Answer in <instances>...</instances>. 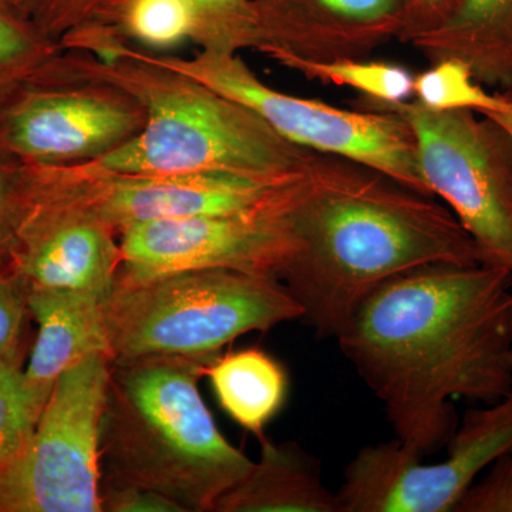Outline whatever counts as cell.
<instances>
[{
	"mask_svg": "<svg viewBox=\"0 0 512 512\" xmlns=\"http://www.w3.org/2000/svg\"><path fill=\"white\" fill-rule=\"evenodd\" d=\"M28 313V284L9 249L0 251V365L23 345Z\"/></svg>",
	"mask_w": 512,
	"mask_h": 512,
	"instance_id": "25",
	"label": "cell"
},
{
	"mask_svg": "<svg viewBox=\"0 0 512 512\" xmlns=\"http://www.w3.org/2000/svg\"><path fill=\"white\" fill-rule=\"evenodd\" d=\"M111 362L151 355H220L232 340L302 318L275 276L187 269L116 284L101 305Z\"/></svg>",
	"mask_w": 512,
	"mask_h": 512,
	"instance_id": "5",
	"label": "cell"
},
{
	"mask_svg": "<svg viewBox=\"0 0 512 512\" xmlns=\"http://www.w3.org/2000/svg\"><path fill=\"white\" fill-rule=\"evenodd\" d=\"M336 340L394 440L431 456L460 424L451 399L494 404L512 392V272L421 266L379 286Z\"/></svg>",
	"mask_w": 512,
	"mask_h": 512,
	"instance_id": "1",
	"label": "cell"
},
{
	"mask_svg": "<svg viewBox=\"0 0 512 512\" xmlns=\"http://www.w3.org/2000/svg\"><path fill=\"white\" fill-rule=\"evenodd\" d=\"M26 164L0 151V251L9 249L25 210Z\"/></svg>",
	"mask_w": 512,
	"mask_h": 512,
	"instance_id": "28",
	"label": "cell"
},
{
	"mask_svg": "<svg viewBox=\"0 0 512 512\" xmlns=\"http://www.w3.org/2000/svg\"><path fill=\"white\" fill-rule=\"evenodd\" d=\"M101 305L92 293L28 288L37 336L25 379L36 392L49 397L64 372L96 353L110 356Z\"/></svg>",
	"mask_w": 512,
	"mask_h": 512,
	"instance_id": "15",
	"label": "cell"
},
{
	"mask_svg": "<svg viewBox=\"0 0 512 512\" xmlns=\"http://www.w3.org/2000/svg\"><path fill=\"white\" fill-rule=\"evenodd\" d=\"M144 53L153 62L244 104L295 146L365 164L433 197L420 175L412 128L399 114L340 109L279 92L262 82L237 52L201 49L191 57Z\"/></svg>",
	"mask_w": 512,
	"mask_h": 512,
	"instance_id": "6",
	"label": "cell"
},
{
	"mask_svg": "<svg viewBox=\"0 0 512 512\" xmlns=\"http://www.w3.org/2000/svg\"><path fill=\"white\" fill-rule=\"evenodd\" d=\"M146 121L143 106L119 87L53 66L0 114V151L26 164L89 163L133 140Z\"/></svg>",
	"mask_w": 512,
	"mask_h": 512,
	"instance_id": "12",
	"label": "cell"
},
{
	"mask_svg": "<svg viewBox=\"0 0 512 512\" xmlns=\"http://www.w3.org/2000/svg\"><path fill=\"white\" fill-rule=\"evenodd\" d=\"M256 52L312 62L367 59L403 28L402 0H252Z\"/></svg>",
	"mask_w": 512,
	"mask_h": 512,
	"instance_id": "13",
	"label": "cell"
},
{
	"mask_svg": "<svg viewBox=\"0 0 512 512\" xmlns=\"http://www.w3.org/2000/svg\"><path fill=\"white\" fill-rule=\"evenodd\" d=\"M414 101L431 111L473 110L498 114L512 107V97L493 94L477 82L466 63L454 57L431 63L414 76Z\"/></svg>",
	"mask_w": 512,
	"mask_h": 512,
	"instance_id": "22",
	"label": "cell"
},
{
	"mask_svg": "<svg viewBox=\"0 0 512 512\" xmlns=\"http://www.w3.org/2000/svg\"><path fill=\"white\" fill-rule=\"evenodd\" d=\"M120 0H99L97 9ZM197 10L200 18L201 49L241 53L256 50L258 28L252 0H184ZM94 15V13H93ZM93 18V16H92Z\"/></svg>",
	"mask_w": 512,
	"mask_h": 512,
	"instance_id": "24",
	"label": "cell"
},
{
	"mask_svg": "<svg viewBox=\"0 0 512 512\" xmlns=\"http://www.w3.org/2000/svg\"><path fill=\"white\" fill-rule=\"evenodd\" d=\"M5 2L9 3V5H12L13 8L22 10V12L25 13V6H26V2H28V0H5ZM25 15H26V13H25Z\"/></svg>",
	"mask_w": 512,
	"mask_h": 512,
	"instance_id": "32",
	"label": "cell"
},
{
	"mask_svg": "<svg viewBox=\"0 0 512 512\" xmlns=\"http://www.w3.org/2000/svg\"><path fill=\"white\" fill-rule=\"evenodd\" d=\"M90 20H100L140 49H173L201 37L197 10L184 0H120L101 6Z\"/></svg>",
	"mask_w": 512,
	"mask_h": 512,
	"instance_id": "19",
	"label": "cell"
},
{
	"mask_svg": "<svg viewBox=\"0 0 512 512\" xmlns=\"http://www.w3.org/2000/svg\"><path fill=\"white\" fill-rule=\"evenodd\" d=\"M99 0H28L25 13L50 39L63 36L92 19Z\"/></svg>",
	"mask_w": 512,
	"mask_h": 512,
	"instance_id": "27",
	"label": "cell"
},
{
	"mask_svg": "<svg viewBox=\"0 0 512 512\" xmlns=\"http://www.w3.org/2000/svg\"><path fill=\"white\" fill-rule=\"evenodd\" d=\"M410 45L431 63H466L484 87L512 93V0H454L439 25Z\"/></svg>",
	"mask_w": 512,
	"mask_h": 512,
	"instance_id": "16",
	"label": "cell"
},
{
	"mask_svg": "<svg viewBox=\"0 0 512 512\" xmlns=\"http://www.w3.org/2000/svg\"><path fill=\"white\" fill-rule=\"evenodd\" d=\"M302 248L282 274L319 339H338L390 279L436 264H483L456 215L348 158L316 153L298 208Z\"/></svg>",
	"mask_w": 512,
	"mask_h": 512,
	"instance_id": "2",
	"label": "cell"
},
{
	"mask_svg": "<svg viewBox=\"0 0 512 512\" xmlns=\"http://www.w3.org/2000/svg\"><path fill=\"white\" fill-rule=\"evenodd\" d=\"M23 345L0 365V477L28 446L49 397L30 387Z\"/></svg>",
	"mask_w": 512,
	"mask_h": 512,
	"instance_id": "23",
	"label": "cell"
},
{
	"mask_svg": "<svg viewBox=\"0 0 512 512\" xmlns=\"http://www.w3.org/2000/svg\"><path fill=\"white\" fill-rule=\"evenodd\" d=\"M222 409L242 429L265 439V427L284 407L288 375L264 350L247 349L218 356L208 367Z\"/></svg>",
	"mask_w": 512,
	"mask_h": 512,
	"instance_id": "18",
	"label": "cell"
},
{
	"mask_svg": "<svg viewBox=\"0 0 512 512\" xmlns=\"http://www.w3.org/2000/svg\"><path fill=\"white\" fill-rule=\"evenodd\" d=\"M484 116L491 117V119L497 121V123L501 124L512 136V107L510 110L504 111V113L484 114Z\"/></svg>",
	"mask_w": 512,
	"mask_h": 512,
	"instance_id": "31",
	"label": "cell"
},
{
	"mask_svg": "<svg viewBox=\"0 0 512 512\" xmlns=\"http://www.w3.org/2000/svg\"><path fill=\"white\" fill-rule=\"evenodd\" d=\"M220 355L111 362L100 426V483L148 488L183 512H214L254 461L232 446L198 382Z\"/></svg>",
	"mask_w": 512,
	"mask_h": 512,
	"instance_id": "4",
	"label": "cell"
},
{
	"mask_svg": "<svg viewBox=\"0 0 512 512\" xmlns=\"http://www.w3.org/2000/svg\"><path fill=\"white\" fill-rule=\"evenodd\" d=\"M453 3L454 0H402L403 28L400 42L409 43L413 36L439 25Z\"/></svg>",
	"mask_w": 512,
	"mask_h": 512,
	"instance_id": "30",
	"label": "cell"
},
{
	"mask_svg": "<svg viewBox=\"0 0 512 512\" xmlns=\"http://www.w3.org/2000/svg\"><path fill=\"white\" fill-rule=\"evenodd\" d=\"M303 175L275 181L229 174H124L90 163L26 164V197L119 234L146 222L252 210L281 197Z\"/></svg>",
	"mask_w": 512,
	"mask_h": 512,
	"instance_id": "9",
	"label": "cell"
},
{
	"mask_svg": "<svg viewBox=\"0 0 512 512\" xmlns=\"http://www.w3.org/2000/svg\"><path fill=\"white\" fill-rule=\"evenodd\" d=\"M308 173L281 197L252 210L121 229L116 284L208 268L275 276L281 281L302 248L298 208Z\"/></svg>",
	"mask_w": 512,
	"mask_h": 512,
	"instance_id": "10",
	"label": "cell"
},
{
	"mask_svg": "<svg viewBox=\"0 0 512 512\" xmlns=\"http://www.w3.org/2000/svg\"><path fill=\"white\" fill-rule=\"evenodd\" d=\"M269 59L292 72L322 84L349 87L366 99L379 103H403L414 94V76L406 67L366 59H343L312 62L288 55H272Z\"/></svg>",
	"mask_w": 512,
	"mask_h": 512,
	"instance_id": "21",
	"label": "cell"
},
{
	"mask_svg": "<svg viewBox=\"0 0 512 512\" xmlns=\"http://www.w3.org/2000/svg\"><path fill=\"white\" fill-rule=\"evenodd\" d=\"M56 70L97 80L133 96L146 126L127 144L90 164L124 174H229L292 180L316 153L289 143L244 104L187 74L148 59L107 23L90 20L64 36Z\"/></svg>",
	"mask_w": 512,
	"mask_h": 512,
	"instance_id": "3",
	"label": "cell"
},
{
	"mask_svg": "<svg viewBox=\"0 0 512 512\" xmlns=\"http://www.w3.org/2000/svg\"><path fill=\"white\" fill-rule=\"evenodd\" d=\"M111 357L57 379L28 446L0 477V512H101L100 426Z\"/></svg>",
	"mask_w": 512,
	"mask_h": 512,
	"instance_id": "8",
	"label": "cell"
},
{
	"mask_svg": "<svg viewBox=\"0 0 512 512\" xmlns=\"http://www.w3.org/2000/svg\"><path fill=\"white\" fill-rule=\"evenodd\" d=\"M456 512H512V450L471 485Z\"/></svg>",
	"mask_w": 512,
	"mask_h": 512,
	"instance_id": "26",
	"label": "cell"
},
{
	"mask_svg": "<svg viewBox=\"0 0 512 512\" xmlns=\"http://www.w3.org/2000/svg\"><path fill=\"white\" fill-rule=\"evenodd\" d=\"M359 107L392 111L407 121L430 194L456 215L483 264L512 272L511 134L473 110L431 111L414 100L387 104L366 97Z\"/></svg>",
	"mask_w": 512,
	"mask_h": 512,
	"instance_id": "7",
	"label": "cell"
},
{
	"mask_svg": "<svg viewBox=\"0 0 512 512\" xmlns=\"http://www.w3.org/2000/svg\"><path fill=\"white\" fill-rule=\"evenodd\" d=\"M512 450V392L464 414L441 463L427 464L397 440L366 446L336 491L340 512H456L477 477Z\"/></svg>",
	"mask_w": 512,
	"mask_h": 512,
	"instance_id": "11",
	"label": "cell"
},
{
	"mask_svg": "<svg viewBox=\"0 0 512 512\" xmlns=\"http://www.w3.org/2000/svg\"><path fill=\"white\" fill-rule=\"evenodd\" d=\"M101 512H183L174 501L148 488L100 483Z\"/></svg>",
	"mask_w": 512,
	"mask_h": 512,
	"instance_id": "29",
	"label": "cell"
},
{
	"mask_svg": "<svg viewBox=\"0 0 512 512\" xmlns=\"http://www.w3.org/2000/svg\"><path fill=\"white\" fill-rule=\"evenodd\" d=\"M9 251L28 288L92 293L103 301L116 286L121 265L114 229L26 195Z\"/></svg>",
	"mask_w": 512,
	"mask_h": 512,
	"instance_id": "14",
	"label": "cell"
},
{
	"mask_svg": "<svg viewBox=\"0 0 512 512\" xmlns=\"http://www.w3.org/2000/svg\"><path fill=\"white\" fill-rule=\"evenodd\" d=\"M62 53L60 43L47 37L28 15L0 0V114L40 82Z\"/></svg>",
	"mask_w": 512,
	"mask_h": 512,
	"instance_id": "20",
	"label": "cell"
},
{
	"mask_svg": "<svg viewBox=\"0 0 512 512\" xmlns=\"http://www.w3.org/2000/svg\"><path fill=\"white\" fill-rule=\"evenodd\" d=\"M259 441V460L221 495L214 512H340L315 457L293 441Z\"/></svg>",
	"mask_w": 512,
	"mask_h": 512,
	"instance_id": "17",
	"label": "cell"
}]
</instances>
